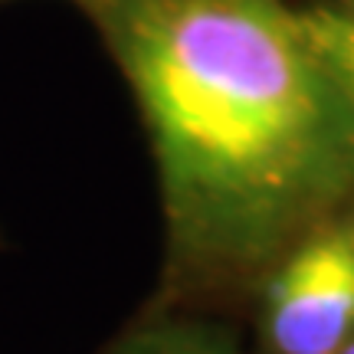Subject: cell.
<instances>
[{"label": "cell", "mask_w": 354, "mask_h": 354, "mask_svg": "<svg viewBox=\"0 0 354 354\" xmlns=\"http://www.w3.org/2000/svg\"><path fill=\"white\" fill-rule=\"evenodd\" d=\"M335 354H354V338H351V342H348V344H342V348H338V351H335Z\"/></svg>", "instance_id": "5b68a950"}, {"label": "cell", "mask_w": 354, "mask_h": 354, "mask_svg": "<svg viewBox=\"0 0 354 354\" xmlns=\"http://www.w3.org/2000/svg\"><path fill=\"white\" fill-rule=\"evenodd\" d=\"M115 354H236V351L216 331L174 325V328L141 331L128 344H122Z\"/></svg>", "instance_id": "277c9868"}, {"label": "cell", "mask_w": 354, "mask_h": 354, "mask_svg": "<svg viewBox=\"0 0 354 354\" xmlns=\"http://www.w3.org/2000/svg\"><path fill=\"white\" fill-rule=\"evenodd\" d=\"M295 17L318 63L325 66L331 82L354 109V17L331 7H312Z\"/></svg>", "instance_id": "3957f363"}, {"label": "cell", "mask_w": 354, "mask_h": 354, "mask_svg": "<svg viewBox=\"0 0 354 354\" xmlns=\"http://www.w3.org/2000/svg\"><path fill=\"white\" fill-rule=\"evenodd\" d=\"M276 354H335L354 338V233L322 230L279 266L266 289Z\"/></svg>", "instance_id": "7a4b0ae2"}, {"label": "cell", "mask_w": 354, "mask_h": 354, "mask_svg": "<svg viewBox=\"0 0 354 354\" xmlns=\"http://www.w3.org/2000/svg\"><path fill=\"white\" fill-rule=\"evenodd\" d=\"M118 53L177 246L246 266L354 184V109L272 0H131Z\"/></svg>", "instance_id": "6da1fadb"}]
</instances>
